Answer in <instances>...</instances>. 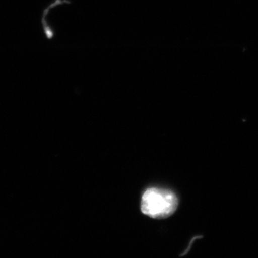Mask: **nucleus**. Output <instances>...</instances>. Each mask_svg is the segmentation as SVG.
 Wrapping results in <instances>:
<instances>
[{"instance_id":"f257e3e1","label":"nucleus","mask_w":258,"mask_h":258,"mask_svg":"<svg viewBox=\"0 0 258 258\" xmlns=\"http://www.w3.org/2000/svg\"><path fill=\"white\" fill-rule=\"evenodd\" d=\"M179 200L170 190L149 188L144 191L141 201L142 213L154 219H164L176 212Z\"/></svg>"}]
</instances>
